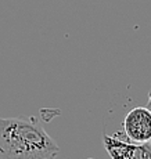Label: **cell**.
Instances as JSON below:
<instances>
[{
  "instance_id": "cell-1",
  "label": "cell",
  "mask_w": 151,
  "mask_h": 159,
  "mask_svg": "<svg viewBox=\"0 0 151 159\" xmlns=\"http://www.w3.org/2000/svg\"><path fill=\"white\" fill-rule=\"evenodd\" d=\"M58 152L36 118L0 119V159H55Z\"/></svg>"
},
{
  "instance_id": "cell-4",
  "label": "cell",
  "mask_w": 151,
  "mask_h": 159,
  "mask_svg": "<svg viewBox=\"0 0 151 159\" xmlns=\"http://www.w3.org/2000/svg\"><path fill=\"white\" fill-rule=\"evenodd\" d=\"M147 107H149V108L151 109V91L149 93V104H147Z\"/></svg>"
},
{
  "instance_id": "cell-3",
  "label": "cell",
  "mask_w": 151,
  "mask_h": 159,
  "mask_svg": "<svg viewBox=\"0 0 151 159\" xmlns=\"http://www.w3.org/2000/svg\"><path fill=\"white\" fill-rule=\"evenodd\" d=\"M125 137L132 143L151 141V109L149 107H136L125 115L122 122Z\"/></svg>"
},
{
  "instance_id": "cell-5",
  "label": "cell",
  "mask_w": 151,
  "mask_h": 159,
  "mask_svg": "<svg viewBox=\"0 0 151 159\" xmlns=\"http://www.w3.org/2000/svg\"><path fill=\"white\" fill-rule=\"evenodd\" d=\"M86 159H94V158H86Z\"/></svg>"
},
{
  "instance_id": "cell-2",
  "label": "cell",
  "mask_w": 151,
  "mask_h": 159,
  "mask_svg": "<svg viewBox=\"0 0 151 159\" xmlns=\"http://www.w3.org/2000/svg\"><path fill=\"white\" fill-rule=\"evenodd\" d=\"M103 143L111 159H151V143H132L121 131L104 134Z\"/></svg>"
}]
</instances>
